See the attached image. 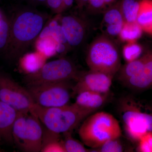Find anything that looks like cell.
Returning a JSON list of instances; mask_svg holds the SVG:
<instances>
[{
  "label": "cell",
  "mask_w": 152,
  "mask_h": 152,
  "mask_svg": "<svg viewBox=\"0 0 152 152\" xmlns=\"http://www.w3.org/2000/svg\"><path fill=\"white\" fill-rule=\"evenodd\" d=\"M48 15L34 9L22 8L10 19L8 42L4 51L7 58H20L35 42L45 27Z\"/></svg>",
  "instance_id": "cell-1"
},
{
  "label": "cell",
  "mask_w": 152,
  "mask_h": 152,
  "mask_svg": "<svg viewBox=\"0 0 152 152\" xmlns=\"http://www.w3.org/2000/svg\"><path fill=\"white\" fill-rule=\"evenodd\" d=\"M30 113L37 117L47 129L63 134L72 132L94 113L74 103L56 107H45L35 104Z\"/></svg>",
  "instance_id": "cell-2"
},
{
  "label": "cell",
  "mask_w": 152,
  "mask_h": 152,
  "mask_svg": "<svg viewBox=\"0 0 152 152\" xmlns=\"http://www.w3.org/2000/svg\"><path fill=\"white\" fill-rule=\"evenodd\" d=\"M78 134L85 145L94 150L110 140L120 138L122 130L118 121L113 115L99 112L91 114L84 120Z\"/></svg>",
  "instance_id": "cell-3"
},
{
  "label": "cell",
  "mask_w": 152,
  "mask_h": 152,
  "mask_svg": "<svg viewBox=\"0 0 152 152\" xmlns=\"http://www.w3.org/2000/svg\"><path fill=\"white\" fill-rule=\"evenodd\" d=\"M86 61L92 71L114 76L121 67V57L118 48L108 38L101 37L90 45Z\"/></svg>",
  "instance_id": "cell-4"
},
{
  "label": "cell",
  "mask_w": 152,
  "mask_h": 152,
  "mask_svg": "<svg viewBox=\"0 0 152 152\" xmlns=\"http://www.w3.org/2000/svg\"><path fill=\"white\" fill-rule=\"evenodd\" d=\"M43 132L37 117L30 113H19L13 128L14 144L24 152H41Z\"/></svg>",
  "instance_id": "cell-5"
},
{
  "label": "cell",
  "mask_w": 152,
  "mask_h": 152,
  "mask_svg": "<svg viewBox=\"0 0 152 152\" xmlns=\"http://www.w3.org/2000/svg\"><path fill=\"white\" fill-rule=\"evenodd\" d=\"M77 67L70 60L63 58L46 63L37 71L25 76L27 86L70 81L79 75Z\"/></svg>",
  "instance_id": "cell-6"
},
{
  "label": "cell",
  "mask_w": 152,
  "mask_h": 152,
  "mask_svg": "<svg viewBox=\"0 0 152 152\" xmlns=\"http://www.w3.org/2000/svg\"><path fill=\"white\" fill-rule=\"evenodd\" d=\"M70 81L28 86L35 103L45 107H56L69 104L72 93Z\"/></svg>",
  "instance_id": "cell-7"
},
{
  "label": "cell",
  "mask_w": 152,
  "mask_h": 152,
  "mask_svg": "<svg viewBox=\"0 0 152 152\" xmlns=\"http://www.w3.org/2000/svg\"><path fill=\"white\" fill-rule=\"evenodd\" d=\"M122 103L121 113L125 132L132 141L137 142L146 133L152 132V113L142 111L132 100Z\"/></svg>",
  "instance_id": "cell-8"
},
{
  "label": "cell",
  "mask_w": 152,
  "mask_h": 152,
  "mask_svg": "<svg viewBox=\"0 0 152 152\" xmlns=\"http://www.w3.org/2000/svg\"><path fill=\"white\" fill-rule=\"evenodd\" d=\"M0 100L19 113H29L35 103L27 89L0 72Z\"/></svg>",
  "instance_id": "cell-9"
},
{
  "label": "cell",
  "mask_w": 152,
  "mask_h": 152,
  "mask_svg": "<svg viewBox=\"0 0 152 152\" xmlns=\"http://www.w3.org/2000/svg\"><path fill=\"white\" fill-rule=\"evenodd\" d=\"M85 18L77 14L61 15V26L70 48H77L84 42L88 28Z\"/></svg>",
  "instance_id": "cell-10"
},
{
  "label": "cell",
  "mask_w": 152,
  "mask_h": 152,
  "mask_svg": "<svg viewBox=\"0 0 152 152\" xmlns=\"http://www.w3.org/2000/svg\"><path fill=\"white\" fill-rule=\"evenodd\" d=\"M113 76L97 71H92L79 74L77 83L72 87L73 95L85 91L108 94L112 85Z\"/></svg>",
  "instance_id": "cell-11"
},
{
  "label": "cell",
  "mask_w": 152,
  "mask_h": 152,
  "mask_svg": "<svg viewBox=\"0 0 152 152\" xmlns=\"http://www.w3.org/2000/svg\"><path fill=\"white\" fill-rule=\"evenodd\" d=\"M19 112L0 100V143L14 144L13 128Z\"/></svg>",
  "instance_id": "cell-12"
},
{
  "label": "cell",
  "mask_w": 152,
  "mask_h": 152,
  "mask_svg": "<svg viewBox=\"0 0 152 152\" xmlns=\"http://www.w3.org/2000/svg\"><path fill=\"white\" fill-rule=\"evenodd\" d=\"M108 94L85 91L76 95L75 103L79 107L94 113L103 106L107 101Z\"/></svg>",
  "instance_id": "cell-13"
},
{
  "label": "cell",
  "mask_w": 152,
  "mask_h": 152,
  "mask_svg": "<svg viewBox=\"0 0 152 152\" xmlns=\"http://www.w3.org/2000/svg\"><path fill=\"white\" fill-rule=\"evenodd\" d=\"M134 89L143 91L152 88V58L145 64L142 71L125 82Z\"/></svg>",
  "instance_id": "cell-14"
},
{
  "label": "cell",
  "mask_w": 152,
  "mask_h": 152,
  "mask_svg": "<svg viewBox=\"0 0 152 152\" xmlns=\"http://www.w3.org/2000/svg\"><path fill=\"white\" fill-rule=\"evenodd\" d=\"M47 58L39 52L24 54L20 58L19 66L26 74L35 72L46 63Z\"/></svg>",
  "instance_id": "cell-15"
},
{
  "label": "cell",
  "mask_w": 152,
  "mask_h": 152,
  "mask_svg": "<svg viewBox=\"0 0 152 152\" xmlns=\"http://www.w3.org/2000/svg\"><path fill=\"white\" fill-rule=\"evenodd\" d=\"M152 58V51L148 52L137 59L127 63L122 68H120V80L125 82L132 77L137 75L142 71L148 61Z\"/></svg>",
  "instance_id": "cell-16"
},
{
  "label": "cell",
  "mask_w": 152,
  "mask_h": 152,
  "mask_svg": "<svg viewBox=\"0 0 152 152\" xmlns=\"http://www.w3.org/2000/svg\"><path fill=\"white\" fill-rule=\"evenodd\" d=\"M41 152H66L61 134L44 129Z\"/></svg>",
  "instance_id": "cell-17"
},
{
  "label": "cell",
  "mask_w": 152,
  "mask_h": 152,
  "mask_svg": "<svg viewBox=\"0 0 152 152\" xmlns=\"http://www.w3.org/2000/svg\"><path fill=\"white\" fill-rule=\"evenodd\" d=\"M137 23L143 31L152 36V0H141Z\"/></svg>",
  "instance_id": "cell-18"
},
{
  "label": "cell",
  "mask_w": 152,
  "mask_h": 152,
  "mask_svg": "<svg viewBox=\"0 0 152 152\" xmlns=\"http://www.w3.org/2000/svg\"><path fill=\"white\" fill-rule=\"evenodd\" d=\"M37 51L46 57H52L58 53V45L52 36L38 37L35 41Z\"/></svg>",
  "instance_id": "cell-19"
},
{
  "label": "cell",
  "mask_w": 152,
  "mask_h": 152,
  "mask_svg": "<svg viewBox=\"0 0 152 152\" xmlns=\"http://www.w3.org/2000/svg\"><path fill=\"white\" fill-rule=\"evenodd\" d=\"M143 31L137 22H125L119 34L123 41L128 43L135 42L141 37Z\"/></svg>",
  "instance_id": "cell-20"
},
{
  "label": "cell",
  "mask_w": 152,
  "mask_h": 152,
  "mask_svg": "<svg viewBox=\"0 0 152 152\" xmlns=\"http://www.w3.org/2000/svg\"><path fill=\"white\" fill-rule=\"evenodd\" d=\"M121 5L125 22H137V17L140 7V1L137 0H122Z\"/></svg>",
  "instance_id": "cell-21"
},
{
  "label": "cell",
  "mask_w": 152,
  "mask_h": 152,
  "mask_svg": "<svg viewBox=\"0 0 152 152\" xmlns=\"http://www.w3.org/2000/svg\"><path fill=\"white\" fill-rule=\"evenodd\" d=\"M103 21L105 26L124 25L125 23L120 4L112 7L104 15Z\"/></svg>",
  "instance_id": "cell-22"
},
{
  "label": "cell",
  "mask_w": 152,
  "mask_h": 152,
  "mask_svg": "<svg viewBox=\"0 0 152 152\" xmlns=\"http://www.w3.org/2000/svg\"><path fill=\"white\" fill-rule=\"evenodd\" d=\"M64 138L63 140V144L66 152H89L90 150L85 147L84 144L74 139L71 132L63 134Z\"/></svg>",
  "instance_id": "cell-23"
},
{
  "label": "cell",
  "mask_w": 152,
  "mask_h": 152,
  "mask_svg": "<svg viewBox=\"0 0 152 152\" xmlns=\"http://www.w3.org/2000/svg\"><path fill=\"white\" fill-rule=\"evenodd\" d=\"M10 33V19L2 14L0 17V51H3L8 42Z\"/></svg>",
  "instance_id": "cell-24"
},
{
  "label": "cell",
  "mask_w": 152,
  "mask_h": 152,
  "mask_svg": "<svg viewBox=\"0 0 152 152\" xmlns=\"http://www.w3.org/2000/svg\"><path fill=\"white\" fill-rule=\"evenodd\" d=\"M142 48L139 44L135 42L128 43L124 47L123 56L127 63L132 61L140 57Z\"/></svg>",
  "instance_id": "cell-25"
},
{
  "label": "cell",
  "mask_w": 152,
  "mask_h": 152,
  "mask_svg": "<svg viewBox=\"0 0 152 152\" xmlns=\"http://www.w3.org/2000/svg\"><path fill=\"white\" fill-rule=\"evenodd\" d=\"M94 151L102 152H121L124 150V147L120 141L119 138L113 139L106 142Z\"/></svg>",
  "instance_id": "cell-26"
},
{
  "label": "cell",
  "mask_w": 152,
  "mask_h": 152,
  "mask_svg": "<svg viewBox=\"0 0 152 152\" xmlns=\"http://www.w3.org/2000/svg\"><path fill=\"white\" fill-rule=\"evenodd\" d=\"M137 142L138 151L152 152V132L146 133Z\"/></svg>",
  "instance_id": "cell-27"
},
{
  "label": "cell",
  "mask_w": 152,
  "mask_h": 152,
  "mask_svg": "<svg viewBox=\"0 0 152 152\" xmlns=\"http://www.w3.org/2000/svg\"><path fill=\"white\" fill-rule=\"evenodd\" d=\"M87 4L90 11H99L106 5L104 0H89Z\"/></svg>",
  "instance_id": "cell-28"
},
{
  "label": "cell",
  "mask_w": 152,
  "mask_h": 152,
  "mask_svg": "<svg viewBox=\"0 0 152 152\" xmlns=\"http://www.w3.org/2000/svg\"><path fill=\"white\" fill-rule=\"evenodd\" d=\"M63 0H47L46 4L54 13L61 14Z\"/></svg>",
  "instance_id": "cell-29"
},
{
  "label": "cell",
  "mask_w": 152,
  "mask_h": 152,
  "mask_svg": "<svg viewBox=\"0 0 152 152\" xmlns=\"http://www.w3.org/2000/svg\"><path fill=\"white\" fill-rule=\"evenodd\" d=\"M75 1V0H63L61 14L71 7Z\"/></svg>",
  "instance_id": "cell-30"
},
{
  "label": "cell",
  "mask_w": 152,
  "mask_h": 152,
  "mask_svg": "<svg viewBox=\"0 0 152 152\" xmlns=\"http://www.w3.org/2000/svg\"><path fill=\"white\" fill-rule=\"evenodd\" d=\"M89 0H75L78 7L80 10L87 4Z\"/></svg>",
  "instance_id": "cell-31"
},
{
  "label": "cell",
  "mask_w": 152,
  "mask_h": 152,
  "mask_svg": "<svg viewBox=\"0 0 152 152\" xmlns=\"http://www.w3.org/2000/svg\"><path fill=\"white\" fill-rule=\"evenodd\" d=\"M28 2L33 4H46L47 0H25Z\"/></svg>",
  "instance_id": "cell-32"
},
{
  "label": "cell",
  "mask_w": 152,
  "mask_h": 152,
  "mask_svg": "<svg viewBox=\"0 0 152 152\" xmlns=\"http://www.w3.org/2000/svg\"><path fill=\"white\" fill-rule=\"evenodd\" d=\"M113 1L114 0H104V1L105 2L106 4H107L112 3Z\"/></svg>",
  "instance_id": "cell-33"
},
{
  "label": "cell",
  "mask_w": 152,
  "mask_h": 152,
  "mask_svg": "<svg viewBox=\"0 0 152 152\" xmlns=\"http://www.w3.org/2000/svg\"><path fill=\"white\" fill-rule=\"evenodd\" d=\"M2 14L1 12H0V17H1V15Z\"/></svg>",
  "instance_id": "cell-34"
}]
</instances>
